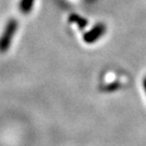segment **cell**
I'll return each mask as SVG.
<instances>
[{"mask_svg": "<svg viewBox=\"0 0 146 146\" xmlns=\"http://www.w3.org/2000/svg\"><path fill=\"white\" fill-rule=\"evenodd\" d=\"M69 22L76 23L78 25L79 28H81V29L88 25L87 20L84 19V17H81V16H79L78 14H70V16H69Z\"/></svg>", "mask_w": 146, "mask_h": 146, "instance_id": "277c9868", "label": "cell"}, {"mask_svg": "<svg viewBox=\"0 0 146 146\" xmlns=\"http://www.w3.org/2000/svg\"><path fill=\"white\" fill-rule=\"evenodd\" d=\"M35 3V0H21L20 1V11L24 14H28L31 11Z\"/></svg>", "mask_w": 146, "mask_h": 146, "instance_id": "3957f363", "label": "cell"}, {"mask_svg": "<svg viewBox=\"0 0 146 146\" xmlns=\"http://www.w3.org/2000/svg\"><path fill=\"white\" fill-rule=\"evenodd\" d=\"M117 87H119V84H110V86H107V87H105L104 88V91H114Z\"/></svg>", "mask_w": 146, "mask_h": 146, "instance_id": "5b68a950", "label": "cell"}, {"mask_svg": "<svg viewBox=\"0 0 146 146\" xmlns=\"http://www.w3.org/2000/svg\"><path fill=\"white\" fill-rule=\"evenodd\" d=\"M106 31V26L104 24H98L96 26H94L91 31L86 33L84 36V40L87 43H92L99 40L101 37L103 36Z\"/></svg>", "mask_w": 146, "mask_h": 146, "instance_id": "7a4b0ae2", "label": "cell"}, {"mask_svg": "<svg viewBox=\"0 0 146 146\" xmlns=\"http://www.w3.org/2000/svg\"><path fill=\"white\" fill-rule=\"evenodd\" d=\"M17 26H19L17 21L14 19H11L10 21L7 23L3 34L0 37V52L1 53L7 52L9 50L11 42H12V38L15 35Z\"/></svg>", "mask_w": 146, "mask_h": 146, "instance_id": "6da1fadb", "label": "cell"}, {"mask_svg": "<svg viewBox=\"0 0 146 146\" xmlns=\"http://www.w3.org/2000/svg\"><path fill=\"white\" fill-rule=\"evenodd\" d=\"M143 84H144V88H145V91H146V79L144 80V82H143Z\"/></svg>", "mask_w": 146, "mask_h": 146, "instance_id": "8992f818", "label": "cell"}]
</instances>
